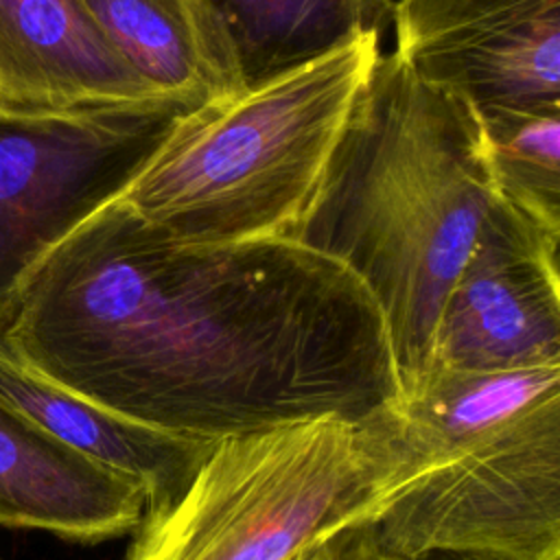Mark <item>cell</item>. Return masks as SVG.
<instances>
[{"mask_svg":"<svg viewBox=\"0 0 560 560\" xmlns=\"http://www.w3.org/2000/svg\"><path fill=\"white\" fill-rule=\"evenodd\" d=\"M357 547H359V560H472L466 556H451V553H429V556L389 553L374 542L370 523L357 527Z\"/></svg>","mask_w":560,"mask_h":560,"instance_id":"15","label":"cell"},{"mask_svg":"<svg viewBox=\"0 0 560 560\" xmlns=\"http://www.w3.org/2000/svg\"><path fill=\"white\" fill-rule=\"evenodd\" d=\"M494 201L475 112L378 55L295 241L370 291L402 392L429 370L440 311Z\"/></svg>","mask_w":560,"mask_h":560,"instance_id":"2","label":"cell"},{"mask_svg":"<svg viewBox=\"0 0 560 560\" xmlns=\"http://www.w3.org/2000/svg\"><path fill=\"white\" fill-rule=\"evenodd\" d=\"M387 481L374 411L225 438L179 497L144 512L125 560H298L372 523Z\"/></svg>","mask_w":560,"mask_h":560,"instance_id":"5","label":"cell"},{"mask_svg":"<svg viewBox=\"0 0 560 560\" xmlns=\"http://www.w3.org/2000/svg\"><path fill=\"white\" fill-rule=\"evenodd\" d=\"M0 400L70 448L140 481L147 512L179 497L214 446L98 407L20 361L2 337Z\"/></svg>","mask_w":560,"mask_h":560,"instance_id":"11","label":"cell"},{"mask_svg":"<svg viewBox=\"0 0 560 560\" xmlns=\"http://www.w3.org/2000/svg\"><path fill=\"white\" fill-rule=\"evenodd\" d=\"M147 512L140 481L59 442L0 400V525L98 542L133 534Z\"/></svg>","mask_w":560,"mask_h":560,"instance_id":"10","label":"cell"},{"mask_svg":"<svg viewBox=\"0 0 560 560\" xmlns=\"http://www.w3.org/2000/svg\"><path fill=\"white\" fill-rule=\"evenodd\" d=\"M238 68L256 88L363 35H381L394 0H203Z\"/></svg>","mask_w":560,"mask_h":560,"instance_id":"13","label":"cell"},{"mask_svg":"<svg viewBox=\"0 0 560 560\" xmlns=\"http://www.w3.org/2000/svg\"><path fill=\"white\" fill-rule=\"evenodd\" d=\"M475 116L497 199L560 238V112Z\"/></svg>","mask_w":560,"mask_h":560,"instance_id":"14","label":"cell"},{"mask_svg":"<svg viewBox=\"0 0 560 560\" xmlns=\"http://www.w3.org/2000/svg\"><path fill=\"white\" fill-rule=\"evenodd\" d=\"M199 105L162 96L59 114L0 112V317L31 267L118 199Z\"/></svg>","mask_w":560,"mask_h":560,"instance_id":"6","label":"cell"},{"mask_svg":"<svg viewBox=\"0 0 560 560\" xmlns=\"http://www.w3.org/2000/svg\"><path fill=\"white\" fill-rule=\"evenodd\" d=\"M350 532L352 529H343L322 540L319 545L302 553L298 560H350Z\"/></svg>","mask_w":560,"mask_h":560,"instance_id":"16","label":"cell"},{"mask_svg":"<svg viewBox=\"0 0 560 560\" xmlns=\"http://www.w3.org/2000/svg\"><path fill=\"white\" fill-rule=\"evenodd\" d=\"M378 57L363 35L186 114L118 197L188 243L293 238Z\"/></svg>","mask_w":560,"mask_h":560,"instance_id":"4","label":"cell"},{"mask_svg":"<svg viewBox=\"0 0 560 560\" xmlns=\"http://www.w3.org/2000/svg\"><path fill=\"white\" fill-rule=\"evenodd\" d=\"M162 96L83 0H0V112L59 114Z\"/></svg>","mask_w":560,"mask_h":560,"instance_id":"9","label":"cell"},{"mask_svg":"<svg viewBox=\"0 0 560 560\" xmlns=\"http://www.w3.org/2000/svg\"><path fill=\"white\" fill-rule=\"evenodd\" d=\"M558 245L497 199L444 300L427 372L560 365Z\"/></svg>","mask_w":560,"mask_h":560,"instance_id":"7","label":"cell"},{"mask_svg":"<svg viewBox=\"0 0 560 560\" xmlns=\"http://www.w3.org/2000/svg\"><path fill=\"white\" fill-rule=\"evenodd\" d=\"M118 55L155 90L208 103L243 90L203 0H83Z\"/></svg>","mask_w":560,"mask_h":560,"instance_id":"12","label":"cell"},{"mask_svg":"<svg viewBox=\"0 0 560 560\" xmlns=\"http://www.w3.org/2000/svg\"><path fill=\"white\" fill-rule=\"evenodd\" d=\"M7 348L103 409L219 442L402 394L385 319L293 238L177 241L120 199L50 247L0 317Z\"/></svg>","mask_w":560,"mask_h":560,"instance_id":"1","label":"cell"},{"mask_svg":"<svg viewBox=\"0 0 560 560\" xmlns=\"http://www.w3.org/2000/svg\"><path fill=\"white\" fill-rule=\"evenodd\" d=\"M374 418L389 464L370 523L381 549L560 560V365L431 370Z\"/></svg>","mask_w":560,"mask_h":560,"instance_id":"3","label":"cell"},{"mask_svg":"<svg viewBox=\"0 0 560 560\" xmlns=\"http://www.w3.org/2000/svg\"><path fill=\"white\" fill-rule=\"evenodd\" d=\"M352 560H357V558H354V556H352Z\"/></svg>","mask_w":560,"mask_h":560,"instance_id":"17","label":"cell"},{"mask_svg":"<svg viewBox=\"0 0 560 560\" xmlns=\"http://www.w3.org/2000/svg\"><path fill=\"white\" fill-rule=\"evenodd\" d=\"M394 55L475 114L560 112V0H398Z\"/></svg>","mask_w":560,"mask_h":560,"instance_id":"8","label":"cell"}]
</instances>
